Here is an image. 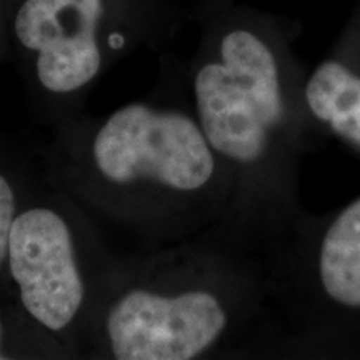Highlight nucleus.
Wrapping results in <instances>:
<instances>
[{
    "label": "nucleus",
    "instance_id": "obj_6",
    "mask_svg": "<svg viewBox=\"0 0 360 360\" xmlns=\"http://www.w3.org/2000/svg\"><path fill=\"white\" fill-rule=\"evenodd\" d=\"M103 0H24L13 32L34 53V79L47 107L65 109L79 101L105 65L98 39Z\"/></svg>",
    "mask_w": 360,
    "mask_h": 360
},
{
    "label": "nucleus",
    "instance_id": "obj_5",
    "mask_svg": "<svg viewBox=\"0 0 360 360\" xmlns=\"http://www.w3.org/2000/svg\"><path fill=\"white\" fill-rule=\"evenodd\" d=\"M114 254L89 214L51 179H35L8 236L2 294L80 357L89 317Z\"/></svg>",
    "mask_w": 360,
    "mask_h": 360
},
{
    "label": "nucleus",
    "instance_id": "obj_4",
    "mask_svg": "<svg viewBox=\"0 0 360 360\" xmlns=\"http://www.w3.org/2000/svg\"><path fill=\"white\" fill-rule=\"evenodd\" d=\"M276 357L360 359V195L307 210L270 250Z\"/></svg>",
    "mask_w": 360,
    "mask_h": 360
},
{
    "label": "nucleus",
    "instance_id": "obj_9",
    "mask_svg": "<svg viewBox=\"0 0 360 360\" xmlns=\"http://www.w3.org/2000/svg\"><path fill=\"white\" fill-rule=\"evenodd\" d=\"M35 177L25 160L13 148L0 141V294L11 229L17 210L34 184Z\"/></svg>",
    "mask_w": 360,
    "mask_h": 360
},
{
    "label": "nucleus",
    "instance_id": "obj_8",
    "mask_svg": "<svg viewBox=\"0 0 360 360\" xmlns=\"http://www.w3.org/2000/svg\"><path fill=\"white\" fill-rule=\"evenodd\" d=\"M15 359H70V355L0 294V360Z\"/></svg>",
    "mask_w": 360,
    "mask_h": 360
},
{
    "label": "nucleus",
    "instance_id": "obj_3",
    "mask_svg": "<svg viewBox=\"0 0 360 360\" xmlns=\"http://www.w3.org/2000/svg\"><path fill=\"white\" fill-rule=\"evenodd\" d=\"M45 159L52 184L132 238L135 250L209 232L231 202L227 172L179 98L129 102L65 125Z\"/></svg>",
    "mask_w": 360,
    "mask_h": 360
},
{
    "label": "nucleus",
    "instance_id": "obj_2",
    "mask_svg": "<svg viewBox=\"0 0 360 360\" xmlns=\"http://www.w3.org/2000/svg\"><path fill=\"white\" fill-rule=\"evenodd\" d=\"M269 257L217 227L112 260L80 357L204 360L276 357Z\"/></svg>",
    "mask_w": 360,
    "mask_h": 360
},
{
    "label": "nucleus",
    "instance_id": "obj_1",
    "mask_svg": "<svg viewBox=\"0 0 360 360\" xmlns=\"http://www.w3.org/2000/svg\"><path fill=\"white\" fill-rule=\"evenodd\" d=\"M295 34L289 22L254 7L225 12L182 97L231 180L227 214L215 227L267 257L305 212L300 165L317 148Z\"/></svg>",
    "mask_w": 360,
    "mask_h": 360
},
{
    "label": "nucleus",
    "instance_id": "obj_7",
    "mask_svg": "<svg viewBox=\"0 0 360 360\" xmlns=\"http://www.w3.org/2000/svg\"><path fill=\"white\" fill-rule=\"evenodd\" d=\"M302 103L317 142H335L360 159V0L334 45L305 72Z\"/></svg>",
    "mask_w": 360,
    "mask_h": 360
}]
</instances>
